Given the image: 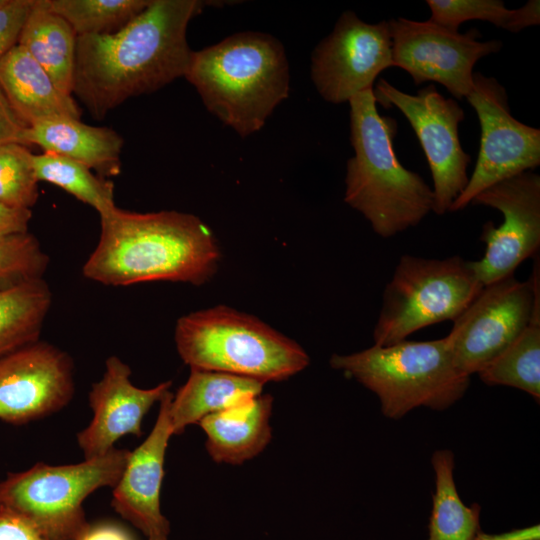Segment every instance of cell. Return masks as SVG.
Here are the masks:
<instances>
[{"label":"cell","instance_id":"1","mask_svg":"<svg viewBox=\"0 0 540 540\" xmlns=\"http://www.w3.org/2000/svg\"><path fill=\"white\" fill-rule=\"evenodd\" d=\"M212 2L151 0L113 34L78 36L72 93L101 120L129 98L184 77L193 52L188 24Z\"/></svg>","mask_w":540,"mask_h":540},{"label":"cell","instance_id":"2","mask_svg":"<svg viewBox=\"0 0 540 540\" xmlns=\"http://www.w3.org/2000/svg\"><path fill=\"white\" fill-rule=\"evenodd\" d=\"M100 237L83 275L107 286L148 281L201 285L220 259L206 223L178 211L138 213L116 207L100 216Z\"/></svg>","mask_w":540,"mask_h":540},{"label":"cell","instance_id":"3","mask_svg":"<svg viewBox=\"0 0 540 540\" xmlns=\"http://www.w3.org/2000/svg\"><path fill=\"white\" fill-rule=\"evenodd\" d=\"M344 201L360 212L382 238L417 226L434 208L432 188L398 160L394 118L380 115L373 88L353 96Z\"/></svg>","mask_w":540,"mask_h":540},{"label":"cell","instance_id":"4","mask_svg":"<svg viewBox=\"0 0 540 540\" xmlns=\"http://www.w3.org/2000/svg\"><path fill=\"white\" fill-rule=\"evenodd\" d=\"M184 77L206 109L242 138L259 131L290 90L284 46L255 31L193 51Z\"/></svg>","mask_w":540,"mask_h":540},{"label":"cell","instance_id":"5","mask_svg":"<svg viewBox=\"0 0 540 540\" xmlns=\"http://www.w3.org/2000/svg\"><path fill=\"white\" fill-rule=\"evenodd\" d=\"M175 343L191 369L263 383L285 380L309 364L308 354L295 341L258 318L223 305L180 317Z\"/></svg>","mask_w":540,"mask_h":540},{"label":"cell","instance_id":"6","mask_svg":"<svg viewBox=\"0 0 540 540\" xmlns=\"http://www.w3.org/2000/svg\"><path fill=\"white\" fill-rule=\"evenodd\" d=\"M330 365L376 394L383 415L391 419L418 407L447 409L464 396L470 383V376L455 366L446 337L334 354Z\"/></svg>","mask_w":540,"mask_h":540},{"label":"cell","instance_id":"7","mask_svg":"<svg viewBox=\"0 0 540 540\" xmlns=\"http://www.w3.org/2000/svg\"><path fill=\"white\" fill-rule=\"evenodd\" d=\"M475 261L452 256L402 255L383 295L374 345L388 346L412 333L454 321L483 288Z\"/></svg>","mask_w":540,"mask_h":540},{"label":"cell","instance_id":"8","mask_svg":"<svg viewBox=\"0 0 540 540\" xmlns=\"http://www.w3.org/2000/svg\"><path fill=\"white\" fill-rule=\"evenodd\" d=\"M129 452L113 448L78 464L37 463L9 473L0 482V508L24 518L47 540H74L87 525L84 500L99 488L117 484Z\"/></svg>","mask_w":540,"mask_h":540},{"label":"cell","instance_id":"9","mask_svg":"<svg viewBox=\"0 0 540 540\" xmlns=\"http://www.w3.org/2000/svg\"><path fill=\"white\" fill-rule=\"evenodd\" d=\"M529 280L514 274L483 286L453 321L446 336L455 366L464 374L479 373L528 326L540 311L539 257Z\"/></svg>","mask_w":540,"mask_h":540},{"label":"cell","instance_id":"10","mask_svg":"<svg viewBox=\"0 0 540 540\" xmlns=\"http://www.w3.org/2000/svg\"><path fill=\"white\" fill-rule=\"evenodd\" d=\"M376 103L395 107L413 128L427 158L433 180V212L443 215L466 188L470 156L459 139V124L465 114L452 98H445L434 84L414 95L405 93L381 78L373 88Z\"/></svg>","mask_w":540,"mask_h":540},{"label":"cell","instance_id":"11","mask_svg":"<svg viewBox=\"0 0 540 540\" xmlns=\"http://www.w3.org/2000/svg\"><path fill=\"white\" fill-rule=\"evenodd\" d=\"M465 98L479 119L480 148L472 176L449 212L464 209L491 185L540 165V130L512 116L506 89L496 78L474 72Z\"/></svg>","mask_w":540,"mask_h":540},{"label":"cell","instance_id":"12","mask_svg":"<svg viewBox=\"0 0 540 540\" xmlns=\"http://www.w3.org/2000/svg\"><path fill=\"white\" fill-rule=\"evenodd\" d=\"M388 24L393 66L405 70L415 85L437 82L458 100L472 87L477 61L499 52L503 45L499 40L479 41L477 29L460 33L430 19L398 17Z\"/></svg>","mask_w":540,"mask_h":540},{"label":"cell","instance_id":"13","mask_svg":"<svg viewBox=\"0 0 540 540\" xmlns=\"http://www.w3.org/2000/svg\"><path fill=\"white\" fill-rule=\"evenodd\" d=\"M394 67L388 21L375 24L344 11L332 32L311 54V80L327 102L340 104L373 88L377 76Z\"/></svg>","mask_w":540,"mask_h":540},{"label":"cell","instance_id":"14","mask_svg":"<svg viewBox=\"0 0 540 540\" xmlns=\"http://www.w3.org/2000/svg\"><path fill=\"white\" fill-rule=\"evenodd\" d=\"M470 204L500 211L503 222L484 224L480 240L486 244L483 257L475 261L485 286L514 274L540 247V176L525 171L484 189Z\"/></svg>","mask_w":540,"mask_h":540},{"label":"cell","instance_id":"15","mask_svg":"<svg viewBox=\"0 0 540 540\" xmlns=\"http://www.w3.org/2000/svg\"><path fill=\"white\" fill-rule=\"evenodd\" d=\"M74 393L71 358L36 341L0 357V419L23 424L54 413Z\"/></svg>","mask_w":540,"mask_h":540},{"label":"cell","instance_id":"16","mask_svg":"<svg viewBox=\"0 0 540 540\" xmlns=\"http://www.w3.org/2000/svg\"><path fill=\"white\" fill-rule=\"evenodd\" d=\"M130 375L129 366L111 356L106 360L102 379L92 385L89 402L93 418L77 434L85 459L105 455L125 435L141 436L144 416L171 386V381H166L154 388H138Z\"/></svg>","mask_w":540,"mask_h":540},{"label":"cell","instance_id":"17","mask_svg":"<svg viewBox=\"0 0 540 540\" xmlns=\"http://www.w3.org/2000/svg\"><path fill=\"white\" fill-rule=\"evenodd\" d=\"M168 390L160 399L155 425L134 451L129 452L123 473L113 487L112 506L122 517L139 528L148 540H168L170 526L160 509L165 453L173 435Z\"/></svg>","mask_w":540,"mask_h":540},{"label":"cell","instance_id":"18","mask_svg":"<svg viewBox=\"0 0 540 540\" xmlns=\"http://www.w3.org/2000/svg\"><path fill=\"white\" fill-rule=\"evenodd\" d=\"M0 89L27 125L58 119H80L72 95L62 93L40 64L19 44L0 60Z\"/></svg>","mask_w":540,"mask_h":540},{"label":"cell","instance_id":"19","mask_svg":"<svg viewBox=\"0 0 540 540\" xmlns=\"http://www.w3.org/2000/svg\"><path fill=\"white\" fill-rule=\"evenodd\" d=\"M273 399L258 395L202 418L206 449L218 463L242 464L258 455L271 440Z\"/></svg>","mask_w":540,"mask_h":540},{"label":"cell","instance_id":"20","mask_svg":"<svg viewBox=\"0 0 540 540\" xmlns=\"http://www.w3.org/2000/svg\"><path fill=\"white\" fill-rule=\"evenodd\" d=\"M27 146L78 161L101 177L116 176L121 169L123 138L108 127L91 126L76 118H58L28 126Z\"/></svg>","mask_w":540,"mask_h":540},{"label":"cell","instance_id":"21","mask_svg":"<svg viewBox=\"0 0 540 540\" xmlns=\"http://www.w3.org/2000/svg\"><path fill=\"white\" fill-rule=\"evenodd\" d=\"M265 383L223 372L191 369L186 383L169 404L171 429L182 433L212 413L261 394Z\"/></svg>","mask_w":540,"mask_h":540},{"label":"cell","instance_id":"22","mask_svg":"<svg viewBox=\"0 0 540 540\" xmlns=\"http://www.w3.org/2000/svg\"><path fill=\"white\" fill-rule=\"evenodd\" d=\"M77 35L46 0H35L22 28L21 45L47 72L57 88L72 95Z\"/></svg>","mask_w":540,"mask_h":540},{"label":"cell","instance_id":"23","mask_svg":"<svg viewBox=\"0 0 540 540\" xmlns=\"http://www.w3.org/2000/svg\"><path fill=\"white\" fill-rule=\"evenodd\" d=\"M51 304L43 278L0 287V357L38 341Z\"/></svg>","mask_w":540,"mask_h":540},{"label":"cell","instance_id":"24","mask_svg":"<svg viewBox=\"0 0 540 540\" xmlns=\"http://www.w3.org/2000/svg\"><path fill=\"white\" fill-rule=\"evenodd\" d=\"M435 492L429 520L428 540H475L480 531L481 507L466 506L454 481V454L447 449L432 454Z\"/></svg>","mask_w":540,"mask_h":540},{"label":"cell","instance_id":"25","mask_svg":"<svg viewBox=\"0 0 540 540\" xmlns=\"http://www.w3.org/2000/svg\"><path fill=\"white\" fill-rule=\"evenodd\" d=\"M487 385L517 388L540 399V311L528 326L479 373Z\"/></svg>","mask_w":540,"mask_h":540},{"label":"cell","instance_id":"26","mask_svg":"<svg viewBox=\"0 0 540 540\" xmlns=\"http://www.w3.org/2000/svg\"><path fill=\"white\" fill-rule=\"evenodd\" d=\"M430 20L452 30L461 23L481 20L510 31L521 30L540 23V1L529 0L518 9H508L501 0H427Z\"/></svg>","mask_w":540,"mask_h":540},{"label":"cell","instance_id":"27","mask_svg":"<svg viewBox=\"0 0 540 540\" xmlns=\"http://www.w3.org/2000/svg\"><path fill=\"white\" fill-rule=\"evenodd\" d=\"M34 167L38 181L60 187L93 207L99 216L107 215L117 207L113 183L94 175L89 167L78 161L43 152L34 154Z\"/></svg>","mask_w":540,"mask_h":540},{"label":"cell","instance_id":"28","mask_svg":"<svg viewBox=\"0 0 540 540\" xmlns=\"http://www.w3.org/2000/svg\"><path fill=\"white\" fill-rule=\"evenodd\" d=\"M77 37L113 34L139 15L151 0H46Z\"/></svg>","mask_w":540,"mask_h":540},{"label":"cell","instance_id":"29","mask_svg":"<svg viewBox=\"0 0 540 540\" xmlns=\"http://www.w3.org/2000/svg\"><path fill=\"white\" fill-rule=\"evenodd\" d=\"M38 179L34 154L17 142L0 145V202L15 208L31 209L38 200Z\"/></svg>","mask_w":540,"mask_h":540},{"label":"cell","instance_id":"30","mask_svg":"<svg viewBox=\"0 0 540 540\" xmlns=\"http://www.w3.org/2000/svg\"><path fill=\"white\" fill-rule=\"evenodd\" d=\"M49 258L29 232L0 235V287L42 278Z\"/></svg>","mask_w":540,"mask_h":540},{"label":"cell","instance_id":"31","mask_svg":"<svg viewBox=\"0 0 540 540\" xmlns=\"http://www.w3.org/2000/svg\"><path fill=\"white\" fill-rule=\"evenodd\" d=\"M35 0H6L0 6V60L18 44Z\"/></svg>","mask_w":540,"mask_h":540},{"label":"cell","instance_id":"32","mask_svg":"<svg viewBox=\"0 0 540 540\" xmlns=\"http://www.w3.org/2000/svg\"><path fill=\"white\" fill-rule=\"evenodd\" d=\"M0 540H47L21 516L0 508Z\"/></svg>","mask_w":540,"mask_h":540},{"label":"cell","instance_id":"33","mask_svg":"<svg viewBox=\"0 0 540 540\" xmlns=\"http://www.w3.org/2000/svg\"><path fill=\"white\" fill-rule=\"evenodd\" d=\"M28 126L16 115L0 89V145L17 142L26 145Z\"/></svg>","mask_w":540,"mask_h":540},{"label":"cell","instance_id":"34","mask_svg":"<svg viewBox=\"0 0 540 540\" xmlns=\"http://www.w3.org/2000/svg\"><path fill=\"white\" fill-rule=\"evenodd\" d=\"M31 209L10 207L0 202V235L28 232Z\"/></svg>","mask_w":540,"mask_h":540},{"label":"cell","instance_id":"35","mask_svg":"<svg viewBox=\"0 0 540 540\" xmlns=\"http://www.w3.org/2000/svg\"><path fill=\"white\" fill-rule=\"evenodd\" d=\"M74 540H134L133 537L120 526L110 523L87 525Z\"/></svg>","mask_w":540,"mask_h":540},{"label":"cell","instance_id":"36","mask_svg":"<svg viewBox=\"0 0 540 540\" xmlns=\"http://www.w3.org/2000/svg\"><path fill=\"white\" fill-rule=\"evenodd\" d=\"M539 538V526L536 525L497 535L485 534L480 530L475 540H539Z\"/></svg>","mask_w":540,"mask_h":540},{"label":"cell","instance_id":"37","mask_svg":"<svg viewBox=\"0 0 540 540\" xmlns=\"http://www.w3.org/2000/svg\"><path fill=\"white\" fill-rule=\"evenodd\" d=\"M5 2L6 0H0V6H2Z\"/></svg>","mask_w":540,"mask_h":540}]
</instances>
